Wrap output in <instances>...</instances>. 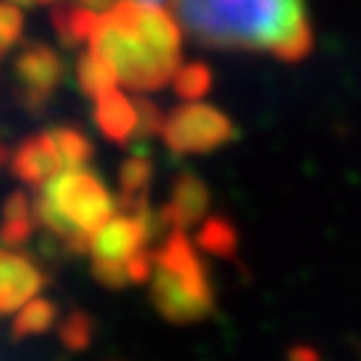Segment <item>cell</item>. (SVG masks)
<instances>
[{
    "instance_id": "26",
    "label": "cell",
    "mask_w": 361,
    "mask_h": 361,
    "mask_svg": "<svg viewBox=\"0 0 361 361\" xmlns=\"http://www.w3.org/2000/svg\"><path fill=\"white\" fill-rule=\"evenodd\" d=\"M140 4H154V6H159V0H140Z\"/></svg>"
},
{
    "instance_id": "15",
    "label": "cell",
    "mask_w": 361,
    "mask_h": 361,
    "mask_svg": "<svg viewBox=\"0 0 361 361\" xmlns=\"http://www.w3.org/2000/svg\"><path fill=\"white\" fill-rule=\"evenodd\" d=\"M77 82H80V92L85 97L97 100L106 92H111V88H117V74L103 57H97L92 49H88L77 57Z\"/></svg>"
},
{
    "instance_id": "7",
    "label": "cell",
    "mask_w": 361,
    "mask_h": 361,
    "mask_svg": "<svg viewBox=\"0 0 361 361\" xmlns=\"http://www.w3.org/2000/svg\"><path fill=\"white\" fill-rule=\"evenodd\" d=\"M15 74L23 88L20 92L23 106L32 111H40L43 103L60 88V82L66 77V63L51 46L29 43L15 60Z\"/></svg>"
},
{
    "instance_id": "17",
    "label": "cell",
    "mask_w": 361,
    "mask_h": 361,
    "mask_svg": "<svg viewBox=\"0 0 361 361\" xmlns=\"http://www.w3.org/2000/svg\"><path fill=\"white\" fill-rule=\"evenodd\" d=\"M173 92L188 100V103H200L214 85V74L205 63H185L173 71Z\"/></svg>"
},
{
    "instance_id": "9",
    "label": "cell",
    "mask_w": 361,
    "mask_h": 361,
    "mask_svg": "<svg viewBox=\"0 0 361 361\" xmlns=\"http://www.w3.org/2000/svg\"><path fill=\"white\" fill-rule=\"evenodd\" d=\"M9 165H12V173H15L18 179H23L26 185H32V188H43L54 173H60V171L66 168V165H63V157H60V151H57V142H54V137H51V131H49V134H35V137H29V140L12 154Z\"/></svg>"
},
{
    "instance_id": "21",
    "label": "cell",
    "mask_w": 361,
    "mask_h": 361,
    "mask_svg": "<svg viewBox=\"0 0 361 361\" xmlns=\"http://www.w3.org/2000/svg\"><path fill=\"white\" fill-rule=\"evenodd\" d=\"M23 37V15L12 4H0V57Z\"/></svg>"
},
{
    "instance_id": "13",
    "label": "cell",
    "mask_w": 361,
    "mask_h": 361,
    "mask_svg": "<svg viewBox=\"0 0 361 361\" xmlns=\"http://www.w3.org/2000/svg\"><path fill=\"white\" fill-rule=\"evenodd\" d=\"M151 173H154V168L142 154H134L123 162V168H120V205L117 208L140 211L148 205L145 191L151 183Z\"/></svg>"
},
{
    "instance_id": "14",
    "label": "cell",
    "mask_w": 361,
    "mask_h": 361,
    "mask_svg": "<svg viewBox=\"0 0 361 361\" xmlns=\"http://www.w3.org/2000/svg\"><path fill=\"white\" fill-rule=\"evenodd\" d=\"M35 211L32 202L23 194H12L4 205V225H0V242L6 247H20L23 242H29L32 231H35Z\"/></svg>"
},
{
    "instance_id": "3",
    "label": "cell",
    "mask_w": 361,
    "mask_h": 361,
    "mask_svg": "<svg viewBox=\"0 0 361 361\" xmlns=\"http://www.w3.org/2000/svg\"><path fill=\"white\" fill-rule=\"evenodd\" d=\"M154 307L162 319L188 324L200 322L214 307V290L202 256L185 231H171L154 253Z\"/></svg>"
},
{
    "instance_id": "18",
    "label": "cell",
    "mask_w": 361,
    "mask_h": 361,
    "mask_svg": "<svg viewBox=\"0 0 361 361\" xmlns=\"http://www.w3.org/2000/svg\"><path fill=\"white\" fill-rule=\"evenodd\" d=\"M54 142H57V151L63 157V165L66 168H82L88 159H92L94 148H92V140H88L80 128L74 126H60L51 131Z\"/></svg>"
},
{
    "instance_id": "5",
    "label": "cell",
    "mask_w": 361,
    "mask_h": 361,
    "mask_svg": "<svg viewBox=\"0 0 361 361\" xmlns=\"http://www.w3.org/2000/svg\"><path fill=\"white\" fill-rule=\"evenodd\" d=\"M165 219L162 214H154L148 205L140 211H123L114 214L94 236H92V270L94 276L109 285V288H123L128 285L126 276V264L131 256H137L140 250H145V245L151 242V236H157L159 231H165Z\"/></svg>"
},
{
    "instance_id": "22",
    "label": "cell",
    "mask_w": 361,
    "mask_h": 361,
    "mask_svg": "<svg viewBox=\"0 0 361 361\" xmlns=\"http://www.w3.org/2000/svg\"><path fill=\"white\" fill-rule=\"evenodd\" d=\"M137 114H140L137 137H154L157 131H162V117H159V109H157L151 100H137Z\"/></svg>"
},
{
    "instance_id": "10",
    "label": "cell",
    "mask_w": 361,
    "mask_h": 361,
    "mask_svg": "<svg viewBox=\"0 0 361 361\" xmlns=\"http://www.w3.org/2000/svg\"><path fill=\"white\" fill-rule=\"evenodd\" d=\"M208 202H211V197H208V188L202 179L194 173H183L176 179L168 205L159 214L171 231H188L194 225H202V219L208 214Z\"/></svg>"
},
{
    "instance_id": "12",
    "label": "cell",
    "mask_w": 361,
    "mask_h": 361,
    "mask_svg": "<svg viewBox=\"0 0 361 361\" xmlns=\"http://www.w3.org/2000/svg\"><path fill=\"white\" fill-rule=\"evenodd\" d=\"M100 18L97 12L85 9V6H57L51 12V23H54V32L60 37V43L66 49H74V46H82V43H92L97 26H100Z\"/></svg>"
},
{
    "instance_id": "6",
    "label": "cell",
    "mask_w": 361,
    "mask_h": 361,
    "mask_svg": "<svg viewBox=\"0 0 361 361\" xmlns=\"http://www.w3.org/2000/svg\"><path fill=\"white\" fill-rule=\"evenodd\" d=\"M162 140L176 154H208L236 137L228 114L208 103H188L162 120Z\"/></svg>"
},
{
    "instance_id": "24",
    "label": "cell",
    "mask_w": 361,
    "mask_h": 361,
    "mask_svg": "<svg viewBox=\"0 0 361 361\" xmlns=\"http://www.w3.org/2000/svg\"><path fill=\"white\" fill-rule=\"evenodd\" d=\"M12 6H18V9H29V6H35L37 0H9Z\"/></svg>"
},
{
    "instance_id": "11",
    "label": "cell",
    "mask_w": 361,
    "mask_h": 361,
    "mask_svg": "<svg viewBox=\"0 0 361 361\" xmlns=\"http://www.w3.org/2000/svg\"><path fill=\"white\" fill-rule=\"evenodd\" d=\"M94 123L103 131L106 140L111 142H128L131 137H137V126H140V114H137V103L128 100L123 92L111 88L103 97H97L94 106Z\"/></svg>"
},
{
    "instance_id": "4",
    "label": "cell",
    "mask_w": 361,
    "mask_h": 361,
    "mask_svg": "<svg viewBox=\"0 0 361 361\" xmlns=\"http://www.w3.org/2000/svg\"><path fill=\"white\" fill-rule=\"evenodd\" d=\"M88 46L114 68L117 82H123L131 92H157L179 68V60L157 54L137 35L117 26L109 15L100 18V26Z\"/></svg>"
},
{
    "instance_id": "25",
    "label": "cell",
    "mask_w": 361,
    "mask_h": 361,
    "mask_svg": "<svg viewBox=\"0 0 361 361\" xmlns=\"http://www.w3.org/2000/svg\"><path fill=\"white\" fill-rule=\"evenodd\" d=\"M9 159H12V154H9L6 148H0V165H6Z\"/></svg>"
},
{
    "instance_id": "2",
    "label": "cell",
    "mask_w": 361,
    "mask_h": 361,
    "mask_svg": "<svg viewBox=\"0 0 361 361\" xmlns=\"http://www.w3.org/2000/svg\"><path fill=\"white\" fill-rule=\"evenodd\" d=\"M32 211L43 228L66 242L68 250L82 253L92 245V236L114 216L117 200L94 171L63 168L40 188Z\"/></svg>"
},
{
    "instance_id": "19",
    "label": "cell",
    "mask_w": 361,
    "mask_h": 361,
    "mask_svg": "<svg viewBox=\"0 0 361 361\" xmlns=\"http://www.w3.org/2000/svg\"><path fill=\"white\" fill-rule=\"evenodd\" d=\"M200 247L216 256H231L236 250V233L225 219H205L200 225V236H197Z\"/></svg>"
},
{
    "instance_id": "20",
    "label": "cell",
    "mask_w": 361,
    "mask_h": 361,
    "mask_svg": "<svg viewBox=\"0 0 361 361\" xmlns=\"http://www.w3.org/2000/svg\"><path fill=\"white\" fill-rule=\"evenodd\" d=\"M60 341L68 350H82L92 344V319L85 313H68V319L60 324Z\"/></svg>"
},
{
    "instance_id": "23",
    "label": "cell",
    "mask_w": 361,
    "mask_h": 361,
    "mask_svg": "<svg viewBox=\"0 0 361 361\" xmlns=\"http://www.w3.org/2000/svg\"><path fill=\"white\" fill-rule=\"evenodd\" d=\"M77 4L85 6V9H92V12H97V15H106V12H111L117 6V0H77Z\"/></svg>"
},
{
    "instance_id": "8",
    "label": "cell",
    "mask_w": 361,
    "mask_h": 361,
    "mask_svg": "<svg viewBox=\"0 0 361 361\" xmlns=\"http://www.w3.org/2000/svg\"><path fill=\"white\" fill-rule=\"evenodd\" d=\"M46 276L32 256L0 245V316H12L43 290Z\"/></svg>"
},
{
    "instance_id": "1",
    "label": "cell",
    "mask_w": 361,
    "mask_h": 361,
    "mask_svg": "<svg viewBox=\"0 0 361 361\" xmlns=\"http://www.w3.org/2000/svg\"><path fill=\"white\" fill-rule=\"evenodd\" d=\"M188 35L211 49L264 51L296 63L313 49L305 0H173Z\"/></svg>"
},
{
    "instance_id": "16",
    "label": "cell",
    "mask_w": 361,
    "mask_h": 361,
    "mask_svg": "<svg viewBox=\"0 0 361 361\" xmlns=\"http://www.w3.org/2000/svg\"><path fill=\"white\" fill-rule=\"evenodd\" d=\"M60 313H57V305L51 299H32L29 305H23L18 313H15V322H12V336L15 338H29V336H40L46 330H51L57 324Z\"/></svg>"
}]
</instances>
